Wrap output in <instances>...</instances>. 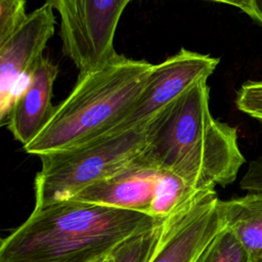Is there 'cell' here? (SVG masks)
I'll return each instance as SVG.
<instances>
[{"label": "cell", "instance_id": "cell-18", "mask_svg": "<svg viewBox=\"0 0 262 262\" xmlns=\"http://www.w3.org/2000/svg\"><path fill=\"white\" fill-rule=\"evenodd\" d=\"M209 1H214L222 4H227L233 7H236L241 9L243 12L246 14L250 15L251 14V8H250V0H209Z\"/></svg>", "mask_w": 262, "mask_h": 262}, {"label": "cell", "instance_id": "cell-8", "mask_svg": "<svg viewBox=\"0 0 262 262\" xmlns=\"http://www.w3.org/2000/svg\"><path fill=\"white\" fill-rule=\"evenodd\" d=\"M215 189L200 191L166 218L158 247L148 262H195L224 227Z\"/></svg>", "mask_w": 262, "mask_h": 262}, {"label": "cell", "instance_id": "cell-20", "mask_svg": "<svg viewBox=\"0 0 262 262\" xmlns=\"http://www.w3.org/2000/svg\"><path fill=\"white\" fill-rule=\"evenodd\" d=\"M107 257H108V256H107ZM107 257L104 258V259H102V260H100V261H97V262H107Z\"/></svg>", "mask_w": 262, "mask_h": 262}, {"label": "cell", "instance_id": "cell-3", "mask_svg": "<svg viewBox=\"0 0 262 262\" xmlns=\"http://www.w3.org/2000/svg\"><path fill=\"white\" fill-rule=\"evenodd\" d=\"M154 64L115 54L102 64L80 72L69 95L54 105L45 126L24 150L41 156L104 135L142 93Z\"/></svg>", "mask_w": 262, "mask_h": 262}, {"label": "cell", "instance_id": "cell-15", "mask_svg": "<svg viewBox=\"0 0 262 262\" xmlns=\"http://www.w3.org/2000/svg\"><path fill=\"white\" fill-rule=\"evenodd\" d=\"M27 16L26 0H0V42L7 39Z\"/></svg>", "mask_w": 262, "mask_h": 262}, {"label": "cell", "instance_id": "cell-1", "mask_svg": "<svg viewBox=\"0 0 262 262\" xmlns=\"http://www.w3.org/2000/svg\"><path fill=\"white\" fill-rule=\"evenodd\" d=\"M164 221L141 212L66 200L34 209L1 241L0 262H97L129 237Z\"/></svg>", "mask_w": 262, "mask_h": 262}, {"label": "cell", "instance_id": "cell-12", "mask_svg": "<svg viewBox=\"0 0 262 262\" xmlns=\"http://www.w3.org/2000/svg\"><path fill=\"white\" fill-rule=\"evenodd\" d=\"M200 191L178 175L162 170L154 193L150 215L166 219L181 209Z\"/></svg>", "mask_w": 262, "mask_h": 262}, {"label": "cell", "instance_id": "cell-4", "mask_svg": "<svg viewBox=\"0 0 262 262\" xmlns=\"http://www.w3.org/2000/svg\"><path fill=\"white\" fill-rule=\"evenodd\" d=\"M146 137L147 126L39 156L41 169L35 179V209L71 200L123 170L142 155Z\"/></svg>", "mask_w": 262, "mask_h": 262}, {"label": "cell", "instance_id": "cell-5", "mask_svg": "<svg viewBox=\"0 0 262 262\" xmlns=\"http://www.w3.org/2000/svg\"><path fill=\"white\" fill-rule=\"evenodd\" d=\"M131 0H46L59 15L61 49L84 72L117 54L119 20Z\"/></svg>", "mask_w": 262, "mask_h": 262}, {"label": "cell", "instance_id": "cell-16", "mask_svg": "<svg viewBox=\"0 0 262 262\" xmlns=\"http://www.w3.org/2000/svg\"><path fill=\"white\" fill-rule=\"evenodd\" d=\"M236 107L262 123V81H248L237 91Z\"/></svg>", "mask_w": 262, "mask_h": 262}, {"label": "cell", "instance_id": "cell-9", "mask_svg": "<svg viewBox=\"0 0 262 262\" xmlns=\"http://www.w3.org/2000/svg\"><path fill=\"white\" fill-rule=\"evenodd\" d=\"M161 172L140 156L123 170L88 186L73 199L150 215Z\"/></svg>", "mask_w": 262, "mask_h": 262}, {"label": "cell", "instance_id": "cell-10", "mask_svg": "<svg viewBox=\"0 0 262 262\" xmlns=\"http://www.w3.org/2000/svg\"><path fill=\"white\" fill-rule=\"evenodd\" d=\"M57 75L58 66L43 57L11 106L5 126L23 146L38 135L53 112L52 94Z\"/></svg>", "mask_w": 262, "mask_h": 262}, {"label": "cell", "instance_id": "cell-6", "mask_svg": "<svg viewBox=\"0 0 262 262\" xmlns=\"http://www.w3.org/2000/svg\"><path fill=\"white\" fill-rule=\"evenodd\" d=\"M219 58L181 48L164 61L154 64L148 81L128 114L104 135L145 128L176 99L199 82L208 80Z\"/></svg>", "mask_w": 262, "mask_h": 262}, {"label": "cell", "instance_id": "cell-19", "mask_svg": "<svg viewBox=\"0 0 262 262\" xmlns=\"http://www.w3.org/2000/svg\"><path fill=\"white\" fill-rule=\"evenodd\" d=\"M250 16L262 25V0H250Z\"/></svg>", "mask_w": 262, "mask_h": 262}, {"label": "cell", "instance_id": "cell-14", "mask_svg": "<svg viewBox=\"0 0 262 262\" xmlns=\"http://www.w3.org/2000/svg\"><path fill=\"white\" fill-rule=\"evenodd\" d=\"M195 262H251V260L237 237L224 226Z\"/></svg>", "mask_w": 262, "mask_h": 262}, {"label": "cell", "instance_id": "cell-13", "mask_svg": "<svg viewBox=\"0 0 262 262\" xmlns=\"http://www.w3.org/2000/svg\"><path fill=\"white\" fill-rule=\"evenodd\" d=\"M163 224L139 232L120 244L107 257V262H148L163 232Z\"/></svg>", "mask_w": 262, "mask_h": 262}, {"label": "cell", "instance_id": "cell-17", "mask_svg": "<svg viewBox=\"0 0 262 262\" xmlns=\"http://www.w3.org/2000/svg\"><path fill=\"white\" fill-rule=\"evenodd\" d=\"M239 186L249 192L262 193V156L250 162Z\"/></svg>", "mask_w": 262, "mask_h": 262}, {"label": "cell", "instance_id": "cell-11", "mask_svg": "<svg viewBox=\"0 0 262 262\" xmlns=\"http://www.w3.org/2000/svg\"><path fill=\"white\" fill-rule=\"evenodd\" d=\"M220 217L247 251L251 262H262V193L219 200Z\"/></svg>", "mask_w": 262, "mask_h": 262}, {"label": "cell", "instance_id": "cell-7", "mask_svg": "<svg viewBox=\"0 0 262 262\" xmlns=\"http://www.w3.org/2000/svg\"><path fill=\"white\" fill-rule=\"evenodd\" d=\"M54 9L45 2L4 41L0 42V122L5 126L11 106L27 86L54 34Z\"/></svg>", "mask_w": 262, "mask_h": 262}, {"label": "cell", "instance_id": "cell-2", "mask_svg": "<svg viewBox=\"0 0 262 262\" xmlns=\"http://www.w3.org/2000/svg\"><path fill=\"white\" fill-rule=\"evenodd\" d=\"M207 80L199 82L147 125L141 158L196 190L232 183L245 163L235 127L215 119Z\"/></svg>", "mask_w": 262, "mask_h": 262}]
</instances>
